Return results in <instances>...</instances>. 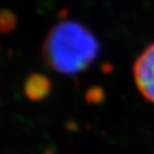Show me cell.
<instances>
[{"label":"cell","mask_w":154,"mask_h":154,"mask_svg":"<svg viewBox=\"0 0 154 154\" xmlns=\"http://www.w3.org/2000/svg\"><path fill=\"white\" fill-rule=\"evenodd\" d=\"M99 53L93 32L75 21H62L50 29L42 44V58L51 70L72 75L85 71Z\"/></svg>","instance_id":"1"},{"label":"cell","mask_w":154,"mask_h":154,"mask_svg":"<svg viewBox=\"0 0 154 154\" xmlns=\"http://www.w3.org/2000/svg\"><path fill=\"white\" fill-rule=\"evenodd\" d=\"M132 74L138 91L146 100L154 104V42L136 58Z\"/></svg>","instance_id":"2"},{"label":"cell","mask_w":154,"mask_h":154,"mask_svg":"<svg viewBox=\"0 0 154 154\" xmlns=\"http://www.w3.org/2000/svg\"><path fill=\"white\" fill-rule=\"evenodd\" d=\"M23 89H24L25 96L30 100L40 102L49 95L50 89H51V82L44 74L32 73L25 79Z\"/></svg>","instance_id":"3"},{"label":"cell","mask_w":154,"mask_h":154,"mask_svg":"<svg viewBox=\"0 0 154 154\" xmlns=\"http://www.w3.org/2000/svg\"><path fill=\"white\" fill-rule=\"evenodd\" d=\"M17 25L16 15L9 9H4L0 14V29L2 33L13 32Z\"/></svg>","instance_id":"4"},{"label":"cell","mask_w":154,"mask_h":154,"mask_svg":"<svg viewBox=\"0 0 154 154\" xmlns=\"http://www.w3.org/2000/svg\"><path fill=\"white\" fill-rule=\"evenodd\" d=\"M104 97V91L99 87H93V88L88 89V91L86 93V99L90 104H99L103 102Z\"/></svg>","instance_id":"5"}]
</instances>
